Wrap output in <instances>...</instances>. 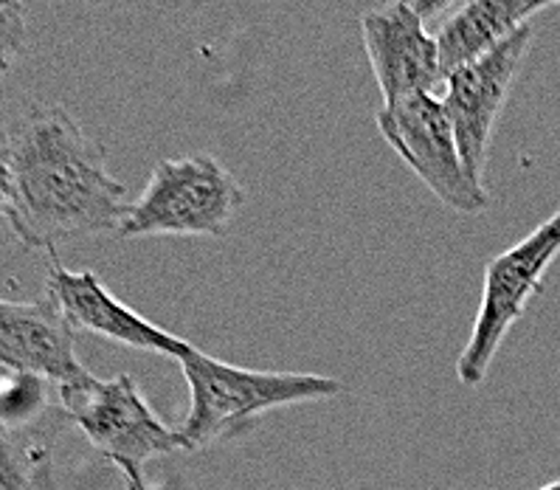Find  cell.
<instances>
[{"mask_svg":"<svg viewBox=\"0 0 560 490\" xmlns=\"http://www.w3.org/2000/svg\"><path fill=\"white\" fill-rule=\"evenodd\" d=\"M189 384V415L180 425L186 451L209 448L265 411L316 404L341 395V381L307 372H259L189 350L178 358Z\"/></svg>","mask_w":560,"mask_h":490,"instance_id":"cell-2","label":"cell"},{"mask_svg":"<svg viewBox=\"0 0 560 490\" xmlns=\"http://www.w3.org/2000/svg\"><path fill=\"white\" fill-rule=\"evenodd\" d=\"M26 43V7L23 0H9L0 7V80L12 71Z\"/></svg>","mask_w":560,"mask_h":490,"instance_id":"cell-13","label":"cell"},{"mask_svg":"<svg viewBox=\"0 0 560 490\" xmlns=\"http://www.w3.org/2000/svg\"><path fill=\"white\" fill-rule=\"evenodd\" d=\"M560 254V209L540 223L529 237L508 252L495 254L485 268L481 305L474 318L468 345L456 358V378L465 386H479L488 378L495 352L508 332L524 316L529 299L540 291L549 266Z\"/></svg>","mask_w":560,"mask_h":490,"instance_id":"cell-4","label":"cell"},{"mask_svg":"<svg viewBox=\"0 0 560 490\" xmlns=\"http://www.w3.org/2000/svg\"><path fill=\"white\" fill-rule=\"evenodd\" d=\"M547 3H560V0H547Z\"/></svg>","mask_w":560,"mask_h":490,"instance_id":"cell-18","label":"cell"},{"mask_svg":"<svg viewBox=\"0 0 560 490\" xmlns=\"http://www.w3.org/2000/svg\"><path fill=\"white\" fill-rule=\"evenodd\" d=\"M68 425L62 406L37 420L12 418L0 409V490H60L54 448Z\"/></svg>","mask_w":560,"mask_h":490,"instance_id":"cell-12","label":"cell"},{"mask_svg":"<svg viewBox=\"0 0 560 490\" xmlns=\"http://www.w3.org/2000/svg\"><path fill=\"white\" fill-rule=\"evenodd\" d=\"M0 372L34 375L54 386L88 375L73 350L71 327L48 293L34 302L0 299Z\"/></svg>","mask_w":560,"mask_h":490,"instance_id":"cell-10","label":"cell"},{"mask_svg":"<svg viewBox=\"0 0 560 490\" xmlns=\"http://www.w3.org/2000/svg\"><path fill=\"white\" fill-rule=\"evenodd\" d=\"M3 3H9V0H0V7H3Z\"/></svg>","mask_w":560,"mask_h":490,"instance_id":"cell-19","label":"cell"},{"mask_svg":"<svg viewBox=\"0 0 560 490\" xmlns=\"http://www.w3.org/2000/svg\"><path fill=\"white\" fill-rule=\"evenodd\" d=\"M121 474H125L127 490H150V488H147L144 474H141L139 468H121Z\"/></svg>","mask_w":560,"mask_h":490,"instance_id":"cell-16","label":"cell"},{"mask_svg":"<svg viewBox=\"0 0 560 490\" xmlns=\"http://www.w3.org/2000/svg\"><path fill=\"white\" fill-rule=\"evenodd\" d=\"M9 225V164L7 150L0 144V229Z\"/></svg>","mask_w":560,"mask_h":490,"instance_id":"cell-14","label":"cell"},{"mask_svg":"<svg viewBox=\"0 0 560 490\" xmlns=\"http://www.w3.org/2000/svg\"><path fill=\"white\" fill-rule=\"evenodd\" d=\"M57 400L71 425L119 468L141 470L147 459L186 448L180 431L166 429L155 418L130 375L100 381L88 372L85 378L57 386Z\"/></svg>","mask_w":560,"mask_h":490,"instance_id":"cell-5","label":"cell"},{"mask_svg":"<svg viewBox=\"0 0 560 490\" xmlns=\"http://www.w3.org/2000/svg\"><path fill=\"white\" fill-rule=\"evenodd\" d=\"M51 268L46 273V293L62 313L73 336L93 332L113 345H125L141 352H159V355H170L175 361L191 347L184 338L161 330L159 325H152L144 316L130 311L125 302H119L102 285V279L93 271H71L62 266L57 252H51Z\"/></svg>","mask_w":560,"mask_h":490,"instance_id":"cell-9","label":"cell"},{"mask_svg":"<svg viewBox=\"0 0 560 490\" xmlns=\"http://www.w3.org/2000/svg\"><path fill=\"white\" fill-rule=\"evenodd\" d=\"M377 130L442 206L465 214L488 209V186L476 184L465 170L442 96L417 93L395 105H383L377 110Z\"/></svg>","mask_w":560,"mask_h":490,"instance_id":"cell-6","label":"cell"},{"mask_svg":"<svg viewBox=\"0 0 560 490\" xmlns=\"http://www.w3.org/2000/svg\"><path fill=\"white\" fill-rule=\"evenodd\" d=\"M243 203V186L218 159H164L152 166L144 192L127 206L119 237H225Z\"/></svg>","mask_w":560,"mask_h":490,"instance_id":"cell-3","label":"cell"},{"mask_svg":"<svg viewBox=\"0 0 560 490\" xmlns=\"http://www.w3.org/2000/svg\"><path fill=\"white\" fill-rule=\"evenodd\" d=\"M361 34L383 105L434 93L436 82L445 80L436 37L425 32V21L402 0L363 14Z\"/></svg>","mask_w":560,"mask_h":490,"instance_id":"cell-8","label":"cell"},{"mask_svg":"<svg viewBox=\"0 0 560 490\" xmlns=\"http://www.w3.org/2000/svg\"><path fill=\"white\" fill-rule=\"evenodd\" d=\"M9 229L26 248L91 234H119L127 186L107 170L105 147L93 141L62 105L34 102L9 125Z\"/></svg>","mask_w":560,"mask_h":490,"instance_id":"cell-1","label":"cell"},{"mask_svg":"<svg viewBox=\"0 0 560 490\" xmlns=\"http://www.w3.org/2000/svg\"><path fill=\"white\" fill-rule=\"evenodd\" d=\"M538 490H560V479H558V482H552V485H544V488H538Z\"/></svg>","mask_w":560,"mask_h":490,"instance_id":"cell-17","label":"cell"},{"mask_svg":"<svg viewBox=\"0 0 560 490\" xmlns=\"http://www.w3.org/2000/svg\"><path fill=\"white\" fill-rule=\"evenodd\" d=\"M402 3L409 9H415L422 21H431L434 14H440L442 9L448 7V3H454V0H402Z\"/></svg>","mask_w":560,"mask_h":490,"instance_id":"cell-15","label":"cell"},{"mask_svg":"<svg viewBox=\"0 0 560 490\" xmlns=\"http://www.w3.org/2000/svg\"><path fill=\"white\" fill-rule=\"evenodd\" d=\"M533 37L535 28L533 23H527L508 43H501L490 54L456 68L454 73L445 77L442 102H445V110L454 121L459 155L470 178L481 186H485L490 136H493V127L501 116V107L508 102L515 73H518L521 62L533 46Z\"/></svg>","mask_w":560,"mask_h":490,"instance_id":"cell-7","label":"cell"},{"mask_svg":"<svg viewBox=\"0 0 560 490\" xmlns=\"http://www.w3.org/2000/svg\"><path fill=\"white\" fill-rule=\"evenodd\" d=\"M547 7V0H465L434 34L442 73L448 77L508 43Z\"/></svg>","mask_w":560,"mask_h":490,"instance_id":"cell-11","label":"cell"}]
</instances>
